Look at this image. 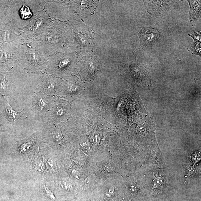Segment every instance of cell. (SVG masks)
Segmentation results:
<instances>
[{"label": "cell", "mask_w": 201, "mask_h": 201, "mask_svg": "<svg viewBox=\"0 0 201 201\" xmlns=\"http://www.w3.org/2000/svg\"><path fill=\"white\" fill-rule=\"evenodd\" d=\"M21 62L29 74L46 73L48 60L34 39H25L20 46Z\"/></svg>", "instance_id": "cell-1"}, {"label": "cell", "mask_w": 201, "mask_h": 201, "mask_svg": "<svg viewBox=\"0 0 201 201\" xmlns=\"http://www.w3.org/2000/svg\"><path fill=\"white\" fill-rule=\"evenodd\" d=\"M30 74L29 82L35 94L41 93L51 96L56 94L59 82L53 76L46 73Z\"/></svg>", "instance_id": "cell-2"}, {"label": "cell", "mask_w": 201, "mask_h": 201, "mask_svg": "<svg viewBox=\"0 0 201 201\" xmlns=\"http://www.w3.org/2000/svg\"><path fill=\"white\" fill-rule=\"evenodd\" d=\"M54 102L52 96L41 93H35L31 99V109L34 113L47 120Z\"/></svg>", "instance_id": "cell-3"}, {"label": "cell", "mask_w": 201, "mask_h": 201, "mask_svg": "<svg viewBox=\"0 0 201 201\" xmlns=\"http://www.w3.org/2000/svg\"><path fill=\"white\" fill-rule=\"evenodd\" d=\"M143 2L147 12L155 18H160L171 11L175 1H144Z\"/></svg>", "instance_id": "cell-4"}, {"label": "cell", "mask_w": 201, "mask_h": 201, "mask_svg": "<svg viewBox=\"0 0 201 201\" xmlns=\"http://www.w3.org/2000/svg\"><path fill=\"white\" fill-rule=\"evenodd\" d=\"M141 45L143 47L154 44L161 39L162 33L158 29L143 26L138 32Z\"/></svg>", "instance_id": "cell-5"}, {"label": "cell", "mask_w": 201, "mask_h": 201, "mask_svg": "<svg viewBox=\"0 0 201 201\" xmlns=\"http://www.w3.org/2000/svg\"><path fill=\"white\" fill-rule=\"evenodd\" d=\"M5 109L6 119L10 123H15L21 117L27 118L24 113V109L21 112L15 111L11 107L8 100H7L6 102Z\"/></svg>", "instance_id": "cell-6"}, {"label": "cell", "mask_w": 201, "mask_h": 201, "mask_svg": "<svg viewBox=\"0 0 201 201\" xmlns=\"http://www.w3.org/2000/svg\"><path fill=\"white\" fill-rule=\"evenodd\" d=\"M190 6L189 11L190 21L197 20L201 16V1H188Z\"/></svg>", "instance_id": "cell-7"}, {"label": "cell", "mask_w": 201, "mask_h": 201, "mask_svg": "<svg viewBox=\"0 0 201 201\" xmlns=\"http://www.w3.org/2000/svg\"><path fill=\"white\" fill-rule=\"evenodd\" d=\"M36 139L35 137L33 136L23 142L20 146V152H27L33 149L36 145Z\"/></svg>", "instance_id": "cell-8"}, {"label": "cell", "mask_w": 201, "mask_h": 201, "mask_svg": "<svg viewBox=\"0 0 201 201\" xmlns=\"http://www.w3.org/2000/svg\"><path fill=\"white\" fill-rule=\"evenodd\" d=\"M164 179L160 177H156L153 181L152 187L154 188L157 189L161 186L164 183Z\"/></svg>", "instance_id": "cell-9"}, {"label": "cell", "mask_w": 201, "mask_h": 201, "mask_svg": "<svg viewBox=\"0 0 201 201\" xmlns=\"http://www.w3.org/2000/svg\"><path fill=\"white\" fill-rule=\"evenodd\" d=\"M185 168L186 172L187 173L185 178L191 177V176L194 174L195 172V169L194 167L187 166H186Z\"/></svg>", "instance_id": "cell-10"}, {"label": "cell", "mask_w": 201, "mask_h": 201, "mask_svg": "<svg viewBox=\"0 0 201 201\" xmlns=\"http://www.w3.org/2000/svg\"><path fill=\"white\" fill-rule=\"evenodd\" d=\"M36 168L37 170V171L39 172H43L44 170V165L42 161H39L36 163Z\"/></svg>", "instance_id": "cell-11"}, {"label": "cell", "mask_w": 201, "mask_h": 201, "mask_svg": "<svg viewBox=\"0 0 201 201\" xmlns=\"http://www.w3.org/2000/svg\"><path fill=\"white\" fill-rule=\"evenodd\" d=\"M130 191L132 193H136L138 189L137 184L135 182H133L129 184V186Z\"/></svg>", "instance_id": "cell-12"}, {"label": "cell", "mask_w": 201, "mask_h": 201, "mask_svg": "<svg viewBox=\"0 0 201 201\" xmlns=\"http://www.w3.org/2000/svg\"><path fill=\"white\" fill-rule=\"evenodd\" d=\"M61 186L66 190L69 191L72 190V186L71 184L67 181H64L61 183Z\"/></svg>", "instance_id": "cell-13"}, {"label": "cell", "mask_w": 201, "mask_h": 201, "mask_svg": "<svg viewBox=\"0 0 201 201\" xmlns=\"http://www.w3.org/2000/svg\"><path fill=\"white\" fill-rule=\"evenodd\" d=\"M47 166L48 167H49L51 169L56 170V164L54 162L53 160L49 159L48 160L47 162Z\"/></svg>", "instance_id": "cell-14"}, {"label": "cell", "mask_w": 201, "mask_h": 201, "mask_svg": "<svg viewBox=\"0 0 201 201\" xmlns=\"http://www.w3.org/2000/svg\"><path fill=\"white\" fill-rule=\"evenodd\" d=\"M114 188L113 187H110L105 193V196L107 199H110L114 192Z\"/></svg>", "instance_id": "cell-15"}, {"label": "cell", "mask_w": 201, "mask_h": 201, "mask_svg": "<svg viewBox=\"0 0 201 201\" xmlns=\"http://www.w3.org/2000/svg\"><path fill=\"white\" fill-rule=\"evenodd\" d=\"M45 190L47 196L49 197L50 199L53 201L56 200V198H55L54 195H53V193L51 192L50 190H49L46 187L45 188Z\"/></svg>", "instance_id": "cell-16"}, {"label": "cell", "mask_w": 201, "mask_h": 201, "mask_svg": "<svg viewBox=\"0 0 201 201\" xmlns=\"http://www.w3.org/2000/svg\"><path fill=\"white\" fill-rule=\"evenodd\" d=\"M190 36H191L193 38V39H194V40L196 41H200L201 40V36L200 34H193V36L192 35H189Z\"/></svg>", "instance_id": "cell-17"}, {"label": "cell", "mask_w": 201, "mask_h": 201, "mask_svg": "<svg viewBox=\"0 0 201 201\" xmlns=\"http://www.w3.org/2000/svg\"><path fill=\"white\" fill-rule=\"evenodd\" d=\"M72 173L73 174L75 177H76V178L79 177V172L77 171V170H72Z\"/></svg>", "instance_id": "cell-18"}, {"label": "cell", "mask_w": 201, "mask_h": 201, "mask_svg": "<svg viewBox=\"0 0 201 201\" xmlns=\"http://www.w3.org/2000/svg\"><path fill=\"white\" fill-rule=\"evenodd\" d=\"M1 125L0 124V127H1Z\"/></svg>", "instance_id": "cell-19"}]
</instances>
